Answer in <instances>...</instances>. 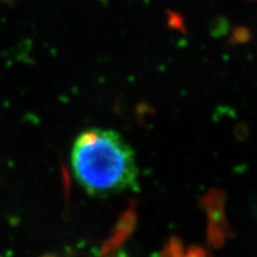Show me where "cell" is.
I'll return each mask as SVG.
<instances>
[{"label":"cell","instance_id":"obj_1","mask_svg":"<svg viewBox=\"0 0 257 257\" xmlns=\"http://www.w3.org/2000/svg\"><path fill=\"white\" fill-rule=\"evenodd\" d=\"M70 166L76 182L92 197H110L137 184L133 148L110 128L93 127L80 134L70 150Z\"/></svg>","mask_w":257,"mask_h":257}]
</instances>
